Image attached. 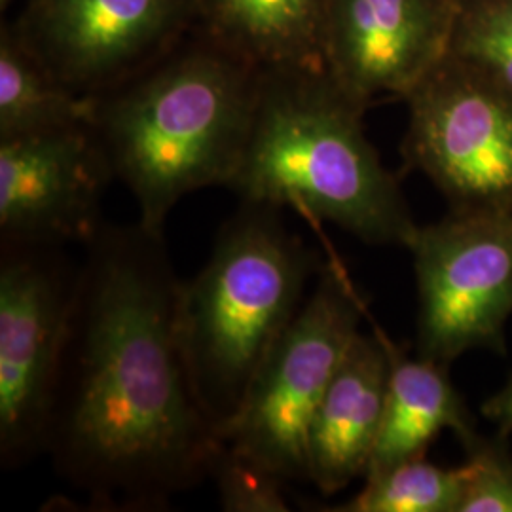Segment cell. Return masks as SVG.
Listing matches in <instances>:
<instances>
[{
  "label": "cell",
  "mask_w": 512,
  "mask_h": 512,
  "mask_svg": "<svg viewBox=\"0 0 512 512\" xmlns=\"http://www.w3.org/2000/svg\"><path fill=\"white\" fill-rule=\"evenodd\" d=\"M181 289L139 220L84 245L44 454L90 511H165L211 478L222 442L184 361Z\"/></svg>",
  "instance_id": "cell-1"
},
{
  "label": "cell",
  "mask_w": 512,
  "mask_h": 512,
  "mask_svg": "<svg viewBox=\"0 0 512 512\" xmlns=\"http://www.w3.org/2000/svg\"><path fill=\"white\" fill-rule=\"evenodd\" d=\"M262 71L211 35L171 48L93 99L92 129L139 222L156 232L184 196L228 188L253 122Z\"/></svg>",
  "instance_id": "cell-2"
},
{
  "label": "cell",
  "mask_w": 512,
  "mask_h": 512,
  "mask_svg": "<svg viewBox=\"0 0 512 512\" xmlns=\"http://www.w3.org/2000/svg\"><path fill=\"white\" fill-rule=\"evenodd\" d=\"M325 69L262 71L253 122L230 190L293 209L368 245L410 249L418 224L368 143L361 114Z\"/></svg>",
  "instance_id": "cell-3"
},
{
  "label": "cell",
  "mask_w": 512,
  "mask_h": 512,
  "mask_svg": "<svg viewBox=\"0 0 512 512\" xmlns=\"http://www.w3.org/2000/svg\"><path fill=\"white\" fill-rule=\"evenodd\" d=\"M323 262L281 209L241 202L198 275L183 281L179 327L196 397L217 435L289 329Z\"/></svg>",
  "instance_id": "cell-4"
},
{
  "label": "cell",
  "mask_w": 512,
  "mask_h": 512,
  "mask_svg": "<svg viewBox=\"0 0 512 512\" xmlns=\"http://www.w3.org/2000/svg\"><path fill=\"white\" fill-rule=\"evenodd\" d=\"M365 315L366 302L344 266L336 258L323 262L220 442L285 482L308 480L311 421Z\"/></svg>",
  "instance_id": "cell-5"
},
{
  "label": "cell",
  "mask_w": 512,
  "mask_h": 512,
  "mask_svg": "<svg viewBox=\"0 0 512 512\" xmlns=\"http://www.w3.org/2000/svg\"><path fill=\"white\" fill-rule=\"evenodd\" d=\"M78 266L59 245L2 241L0 463L18 469L46 452L48 421L67 346Z\"/></svg>",
  "instance_id": "cell-6"
},
{
  "label": "cell",
  "mask_w": 512,
  "mask_h": 512,
  "mask_svg": "<svg viewBox=\"0 0 512 512\" xmlns=\"http://www.w3.org/2000/svg\"><path fill=\"white\" fill-rule=\"evenodd\" d=\"M404 154L456 213L512 217V95L450 55L406 97Z\"/></svg>",
  "instance_id": "cell-7"
},
{
  "label": "cell",
  "mask_w": 512,
  "mask_h": 512,
  "mask_svg": "<svg viewBox=\"0 0 512 512\" xmlns=\"http://www.w3.org/2000/svg\"><path fill=\"white\" fill-rule=\"evenodd\" d=\"M418 355L448 366L473 349L503 351L512 313V217L456 213L420 226Z\"/></svg>",
  "instance_id": "cell-8"
},
{
  "label": "cell",
  "mask_w": 512,
  "mask_h": 512,
  "mask_svg": "<svg viewBox=\"0 0 512 512\" xmlns=\"http://www.w3.org/2000/svg\"><path fill=\"white\" fill-rule=\"evenodd\" d=\"M196 0H31L19 38L73 92L97 97L167 54Z\"/></svg>",
  "instance_id": "cell-9"
},
{
  "label": "cell",
  "mask_w": 512,
  "mask_h": 512,
  "mask_svg": "<svg viewBox=\"0 0 512 512\" xmlns=\"http://www.w3.org/2000/svg\"><path fill=\"white\" fill-rule=\"evenodd\" d=\"M112 179L92 126L0 139V238L88 245L105 226L101 203Z\"/></svg>",
  "instance_id": "cell-10"
},
{
  "label": "cell",
  "mask_w": 512,
  "mask_h": 512,
  "mask_svg": "<svg viewBox=\"0 0 512 512\" xmlns=\"http://www.w3.org/2000/svg\"><path fill=\"white\" fill-rule=\"evenodd\" d=\"M450 0H329L323 69L361 109L408 97L450 55Z\"/></svg>",
  "instance_id": "cell-11"
},
{
  "label": "cell",
  "mask_w": 512,
  "mask_h": 512,
  "mask_svg": "<svg viewBox=\"0 0 512 512\" xmlns=\"http://www.w3.org/2000/svg\"><path fill=\"white\" fill-rule=\"evenodd\" d=\"M385 332H359L311 421L308 480L323 495L365 478L384 418L389 385Z\"/></svg>",
  "instance_id": "cell-12"
},
{
  "label": "cell",
  "mask_w": 512,
  "mask_h": 512,
  "mask_svg": "<svg viewBox=\"0 0 512 512\" xmlns=\"http://www.w3.org/2000/svg\"><path fill=\"white\" fill-rule=\"evenodd\" d=\"M389 385L384 418L368 463L366 476L408 459L425 456L431 442L450 429L469 446L478 437L473 418L458 389L450 382L446 366L418 355L408 357L387 334Z\"/></svg>",
  "instance_id": "cell-13"
},
{
  "label": "cell",
  "mask_w": 512,
  "mask_h": 512,
  "mask_svg": "<svg viewBox=\"0 0 512 512\" xmlns=\"http://www.w3.org/2000/svg\"><path fill=\"white\" fill-rule=\"evenodd\" d=\"M207 35L260 71L323 69L329 0H196Z\"/></svg>",
  "instance_id": "cell-14"
},
{
  "label": "cell",
  "mask_w": 512,
  "mask_h": 512,
  "mask_svg": "<svg viewBox=\"0 0 512 512\" xmlns=\"http://www.w3.org/2000/svg\"><path fill=\"white\" fill-rule=\"evenodd\" d=\"M93 99L59 82L16 31L0 38V139L92 126Z\"/></svg>",
  "instance_id": "cell-15"
},
{
  "label": "cell",
  "mask_w": 512,
  "mask_h": 512,
  "mask_svg": "<svg viewBox=\"0 0 512 512\" xmlns=\"http://www.w3.org/2000/svg\"><path fill=\"white\" fill-rule=\"evenodd\" d=\"M463 467L444 469L425 456L366 476L365 486L338 512H458Z\"/></svg>",
  "instance_id": "cell-16"
},
{
  "label": "cell",
  "mask_w": 512,
  "mask_h": 512,
  "mask_svg": "<svg viewBox=\"0 0 512 512\" xmlns=\"http://www.w3.org/2000/svg\"><path fill=\"white\" fill-rule=\"evenodd\" d=\"M211 480L217 484L219 505L226 512L289 511L281 476L230 452L224 444L215 459Z\"/></svg>",
  "instance_id": "cell-17"
},
{
  "label": "cell",
  "mask_w": 512,
  "mask_h": 512,
  "mask_svg": "<svg viewBox=\"0 0 512 512\" xmlns=\"http://www.w3.org/2000/svg\"><path fill=\"white\" fill-rule=\"evenodd\" d=\"M465 452L458 512H512V456L507 446L478 435Z\"/></svg>",
  "instance_id": "cell-18"
},
{
  "label": "cell",
  "mask_w": 512,
  "mask_h": 512,
  "mask_svg": "<svg viewBox=\"0 0 512 512\" xmlns=\"http://www.w3.org/2000/svg\"><path fill=\"white\" fill-rule=\"evenodd\" d=\"M456 33L490 38L512 46V0L486 2L465 19V23L456 25Z\"/></svg>",
  "instance_id": "cell-19"
},
{
  "label": "cell",
  "mask_w": 512,
  "mask_h": 512,
  "mask_svg": "<svg viewBox=\"0 0 512 512\" xmlns=\"http://www.w3.org/2000/svg\"><path fill=\"white\" fill-rule=\"evenodd\" d=\"M484 416L488 420L494 421L499 425V429L503 433H511L512 431V378L509 384L505 385L499 393H495L494 397H490L484 408H482Z\"/></svg>",
  "instance_id": "cell-20"
},
{
  "label": "cell",
  "mask_w": 512,
  "mask_h": 512,
  "mask_svg": "<svg viewBox=\"0 0 512 512\" xmlns=\"http://www.w3.org/2000/svg\"><path fill=\"white\" fill-rule=\"evenodd\" d=\"M12 2H14V0H0V4H2V8H6V6H8V4H12Z\"/></svg>",
  "instance_id": "cell-21"
}]
</instances>
